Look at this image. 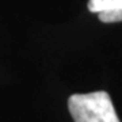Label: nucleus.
Masks as SVG:
<instances>
[{
	"label": "nucleus",
	"instance_id": "obj_2",
	"mask_svg": "<svg viewBox=\"0 0 122 122\" xmlns=\"http://www.w3.org/2000/svg\"><path fill=\"white\" fill-rule=\"evenodd\" d=\"M88 10L95 14L122 10V0H88Z\"/></svg>",
	"mask_w": 122,
	"mask_h": 122
},
{
	"label": "nucleus",
	"instance_id": "obj_1",
	"mask_svg": "<svg viewBox=\"0 0 122 122\" xmlns=\"http://www.w3.org/2000/svg\"><path fill=\"white\" fill-rule=\"evenodd\" d=\"M68 109L75 122H121L106 91L75 94L68 99Z\"/></svg>",
	"mask_w": 122,
	"mask_h": 122
},
{
	"label": "nucleus",
	"instance_id": "obj_3",
	"mask_svg": "<svg viewBox=\"0 0 122 122\" xmlns=\"http://www.w3.org/2000/svg\"><path fill=\"white\" fill-rule=\"evenodd\" d=\"M100 22L103 23H115L122 22V10H115V11H102L98 14Z\"/></svg>",
	"mask_w": 122,
	"mask_h": 122
}]
</instances>
